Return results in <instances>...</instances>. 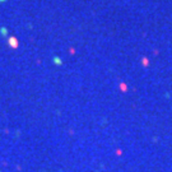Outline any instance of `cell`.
<instances>
[{"instance_id":"obj_1","label":"cell","mask_w":172,"mask_h":172,"mask_svg":"<svg viewBox=\"0 0 172 172\" xmlns=\"http://www.w3.org/2000/svg\"><path fill=\"white\" fill-rule=\"evenodd\" d=\"M54 61H55V64H61V61H60V59H59V57H55Z\"/></svg>"},{"instance_id":"obj_2","label":"cell","mask_w":172,"mask_h":172,"mask_svg":"<svg viewBox=\"0 0 172 172\" xmlns=\"http://www.w3.org/2000/svg\"><path fill=\"white\" fill-rule=\"evenodd\" d=\"M0 1H5V0H0Z\"/></svg>"}]
</instances>
